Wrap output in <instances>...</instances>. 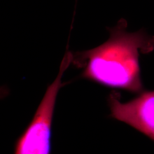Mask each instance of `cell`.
<instances>
[{
  "instance_id": "6da1fadb",
  "label": "cell",
  "mask_w": 154,
  "mask_h": 154,
  "mask_svg": "<svg viewBox=\"0 0 154 154\" xmlns=\"http://www.w3.org/2000/svg\"><path fill=\"white\" fill-rule=\"evenodd\" d=\"M127 22L121 19L107 28L110 37L92 49L72 53V62L82 69L83 78L109 88L132 93L144 91L139 57L154 50V36L143 30L129 33Z\"/></svg>"
},
{
  "instance_id": "7a4b0ae2",
  "label": "cell",
  "mask_w": 154,
  "mask_h": 154,
  "mask_svg": "<svg viewBox=\"0 0 154 154\" xmlns=\"http://www.w3.org/2000/svg\"><path fill=\"white\" fill-rule=\"evenodd\" d=\"M71 64L63 58L54 81L50 85L34 114L33 119L15 144L14 154H50L51 149V125L56 99L63 73Z\"/></svg>"
},
{
  "instance_id": "3957f363",
  "label": "cell",
  "mask_w": 154,
  "mask_h": 154,
  "mask_svg": "<svg viewBox=\"0 0 154 154\" xmlns=\"http://www.w3.org/2000/svg\"><path fill=\"white\" fill-rule=\"evenodd\" d=\"M108 103L110 116L122 122L154 140V90H144L126 102L120 94H110Z\"/></svg>"
}]
</instances>
